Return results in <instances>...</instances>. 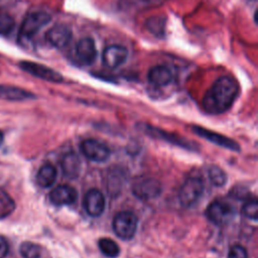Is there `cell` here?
<instances>
[{
    "label": "cell",
    "mask_w": 258,
    "mask_h": 258,
    "mask_svg": "<svg viewBox=\"0 0 258 258\" xmlns=\"http://www.w3.org/2000/svg\"><path fill=\"white\" fill-rule=\"evenodd\" d=\"M145 27L153 35L157 37H163L165 32V18L159 15L151 16L146 19Z\"/></svg>",
    "instance_id": "obj_19"
},
{
    "label": "cell",
    "mask_w": 258,
    "mask_h": 258,
    "mask_svg": "<svg viewBox=\"0 0 258 258\" xmlns=\"http://www.w3.org/2000/svg\"><path fill=\"white\" fill-rule=\"evenodd\" d=\"M128 57L127 49L119 44L108 45L103 51V62L109 69H116L123 64Z\"/></svg>",
    "instance_id": "obj_11"
},
{
    "label": "cell",
    "mask_w": 258,
    "mask_h": 258,
    "mask_svg": "<svg viewBox=\"0 0 258 258\" xmlns=\"http://www.w3.org/2000/svg\"><path fill=\"white\" fill-rule=\"evenodd\" d=\"M15 22L13 17L5 10L0 9V34L7 35L14 28Z\"/></svg>",
    "instance_id": "obj_24"
},
{
    "label": "cell",
    "mask_w": 258,
    "mask_h": 258,
    "mask_svg": "<svg viewBox=\"0 0 258 258\" xmlns=\"http://www.w3.org/2000/svg\"><path fill=\"white\" fill-rule=\"evenodd\" d=\"M238 94L237 81L230 76H222L208 90L203 98L202 106L209 114H222L233 105Z\"/></svg>",
    "instance_id": "obj_1"
},
{
    "label": "cell",
    "mask_w": 258,
    "mask_h": 258,
    "mask_svg": "<svg viewBox=\"0 0 258 258\" xmlns=\"http://www.w3.org/2000/svg\"><path fill=\"white\" fill-rule=\"evenodd\" d=\"M209 178L214 185L222 186L226 183L227 175L221 167L217 165H212L209 168Z\"/></svg>",
    "instance_id": "obj_23"
},
{
    "label": "cell",
    "mask_w": 258,
    "mask_h": 258,
    "mask_svg": "<svg viewBox=\"0 0 258 258\" xmlns=\"http://www.w3.org/2000/svg\"><path fill=\"white\" fill-rule=\"evenodd\" d=\"M147 78L151 85L155 87H164L172 82L173 74L166 66L158 64L149 70Z\"/></svg>",
    "instance_id": "obj_15"
},
{
    "label": "cell",
    "mask_w": 258,
    "mask_h": 258,
    "mask_svg": "<svg viewBox=\"0 0 258 258\" xmlns=\"http://www.w3.org/2000/svg\"><path fill=\"white\" fill-rule=\"evenodd\" d=\"M3 139H4V135H3L2 131H0V145H1L2 142H3Z\"/></svg>",
    "instance_id": "obj_28"
},
{
    "label": "cell",
    "mask_w": 258,
    "mask_h": 258,
    "mask_svg": "<svg viewBox=\"0 0 258 258\" xmlns=\"http://www.w3.org/2000/svg\"><path fill=\"white\" fill-rule=\"evenodd\" d=\"M35 96L24 89L0 84V99L6 101H24L28 99H33Z\"/></svg>",
    "instance_id": "obj_16"
},
{
    "label": "cell",
    "mask_w": 258,
    "mask_h": 258,
    "mask_svg": "<svg viewBox=\"0 0 258 258\" xmlns=\"http://www.w3.org/2000/svg\"><path fill=\"white\" fill-rule=\"evenodd\" d=\"M15 203L13 199L4 190L0 189V220L7 218L13 213Z\"/></svg>",
    "instance_id": "obj_20"
},
{
    "label": "cell",
    "mask_w": 258,
    "mask_h": 258,
    "mask_svg": "<svg viewBox=\"0 0 258 258\" xmlns=\"http://www.w3.org/2000/svg\"><path fill=\"white\" fill-rule=\"evenodd\" d=\"M206 214L212 223L222 226L229 223L233 219L235 211L233 207L225 201L215 200L209 205Z\"/></svg>",
    "instance_id": "obj_7"
},
{
    "label": "cell",
    "mask_w": 258,
    "mask_h": 258,
    "mask_svg": "<svg viewBox=\"0 0 258 258\" xmlns=\"http://www.w3.org/2000/svg\"><path fill=\"white\" fill-rule=\"evenodd\" d=\"M56 178V169L51 164H44L42 165L37 174H36V181L42 187L50 186Z\"/></svg>",
    "instance_id": "obj_18"
},
{
    "label": "cell",
    "mask_w": 258,
    "mask_h": 258,
    "mask_svg": "<svg viewBox=\"0 0 258 258\" xmlns=\"http://www.w3.org/2000/svg\"><path fill=\"white\" fill-rule=\"evenodd\" d=\"M204 191V181L199 176H190L184 180L178 191L179 203L190 207L198 202Z\"/></svg>",
    "instance_id": "obj_3"
},
{
    "label": "cell",
    "mask_w": 258,
    "mask_h": 258,
    "mask_svg": "<svg viewBox=\"0 0 258 258\" xmlns=\"http://www.w3.org/2000/svg\"><path fill=\"white\" fill-rule=\"evenodd\" d=\"M132 192L136 198L142 201L152 200L161 192V184L153 177L143 176L133 182Z\"/></svg>",
    "instance_id": "obj_6"
},
{
    "label": "cell",
    "mask_w": 258,
    "mask_h": 258,
    "mask_svg": "<svg viewBox=\"0 0 258 258\" xmlns=\"http://www.w3.org/2000/svg\"><path fill=\"white\" fill-rule=\"evenodd\" d=\"M19 252L23 258H40L41 247L33 242H23L20 245Z\"/></svg>",
    "instance_id": "obj_22"
},
{
    "label": "cell",
    "mask_w": 258,
    "mask_h": 258,
    "mask_svg": "<svg viewBox=\"0 0 258 258\" xmlns=\"http://www.w3.org/2000/svg\"><path fill=\"white\" fill-rule=\"evenodd\" d=\"M104 195L96 188L90 189L84 197V208L91 217H99L105 210Z\"/></svg>",
    "instance_id": "obj_9"
},
{
    "label": "cell",
    "mask_w": 258,
    "mask_h": 258,
    "mask_svg": "<svg viewBox=\"0 0 258 258\" xmlns=\"http://www.w3.org/2000/svg\"><path fill=\"white\" fill-rule=\"evenodd\" d=\"M76 53L83 63H93L97 57V48L94 39L91 37L80 39L76 46Z\"/></svg>",
    "instance_id": "obj_14"
},
{
    "label": "cell",
    "mask_w": 258,
    "mask_h": 258,
    "mask_svg": "<svg viewBox=\"0 0 258 258\" xmlns=\"http://www.w3.org/2000/svg\"><path fill=\"white\" fill-rule=\"evenodd\" d=\"M51 20V16L41 10H36L28 13L22 21L19 30L21 39H30L35 36Z\"/></svg>",
    "instance_id": "obj_2"
},
{
    "label": "cell",
    "mask_w": 258,
    "mask_h": 258,
    "mask_svg": "<svg viewBox=\"0 0 258 258\" xmlns=\"http://www.w3.org/2000/svg\"><path fill=\"white\" fill-rule=\"evenodd\" d=\"M82 153L90 160L95 162H104L110 157L109 147L99 140L89 138L81 143Z\"/></svg>",
    "instance_id": "obj_8"
},
{
    "label": "cell",
    "mask_w": 258,
    "mask_h": 258,
    "mask_svg": "<svg viewBox=\"0 0 258 258\" xmlns=\"http://www.w3.org/2000/svg\"><path fill=\"white\" fill-rule=\"evenodd\" d=\"M112 227L115 234L119 238L123 240H129L136 233L137 218L131 212H128V211L120 212L114 217Z\"/></svg>",
    "instance_id": "obj_4"
},
{
    "label": "cell",
    "mask_w": 258,
    "mask_h": 258,
    "mask_svg": "<svg viewBox=\"0 0 258 258\" xmlns=\"http://www.w3.org/2000/svg\"><path fill=\"white\" fill-rule=\"evenodd\" d=\"M73 36L72 29L66 24H56L46 32L47 41L56 48L66 47Z\"/></svg>",
    "instance_id": "obj_10"
},
{
    "label": "cell",
    "mask_w": 258,
    "mask_h": 258,
    "mask_svg": "<svg viewBox=\"0 0 258 258\" xmlns=\"http://www.w3.org/2000/svg\"><path fill=\"white\" fill-rule=\"evenodd\" d=\"M243 215L251 220L256 221L258 219V203L256 200H249L242 208Z\"/></svg>",
    "instance_id": "obj_25"
},
{
    "label": "cell",
    "mask_w": 258,
    "mask_h": 258,
    "mask_svg": "<svg viewBox=\"0 0 258 258\" xmlns=\"http://www.w3.org/2000/svg\"><path fill=\"white\" fill-rule=\"evenodd\" d=\"M228 258H248V254L243 246L235 245L230 249Z\"/></svg>",
    "instance_id": "obj_26"
},
{
    "label": "cell",
    "mask_w": 258,
    "mask_h": 258,
    "mask_svg": "<svg viewBox=\"0 0 258 258\" xmlns=\"http://www.w3.org/2000/svg\"><path fill=\"white\" fill-rule=\"evenodd\" d=\"M19 68L24 72H26L27 74L46 82L61 83L63 81L62 76L58 72L39 62L30 61V60H21L19 62Z\"/></svg>",
    "instance_id": "obj_5"
},
{
    "label": "cell",
    "mask_w": 258,
    "mask_h": 258,
    "mask_svg": "<svg viewBox=\"0 0 258 258\" xmlns=\"http://www.w3.org/2000/svg\"><path fill=\"white\" fill-rule=\"evenodd\" d=\"M60 166L63 174L69 178H75L81 172V160L78 154L72 151L67 152L62 156L60 160Z\"/></svg>",
    "instance_id": "obj_17"
},
{
    "label": "cell",
    "mask_w": 258,
    "mask_h": 258,
    "mask_svg": "<svg viewBox=\"0 0 258 258\" xmlns=\"http://www.w3.org/2000/svg\"><path fill=\"white\" fill-rule=\"evenodd\" d=\"M192 131L197 135H199V136H201V137H203L207 140H210L211 142H213V143H215L219 146H222L224 148H228V149L234 150V151H239L240 150V146L236 141H234V140H232V139H230V138H228V137H226L222 134L207 130V129L199 127V126H194Z\"/></svg>",
    "instance_id": "obj_12"
},
{
    "label": "cell",
    "mask_w": 258,
    "mask_h": 258,
    "mask_svg": "<svg viewBox=\"0 0 258 258\" xmlns=\"http://www.w3.org/2000/svg\"><path fill=\"white\" fill-rule=\"evenodd\" d=\"M99 248L101 252L109 257V258H115L120 253V248L118 244L109 238H102L99 240Z\"/></svg>",
    "instance_id": "obj_21"
},
{
    "label": "cell",
    "mask_w": 258,
    "mask_h": 258,
    "mask_svg": "<svg viewBox=\"0 0 258 258\" xmlns=\"http://www.w3.org/2000/svg\"><path fill=\"white\" fill-rule=\"evenodd\" d=\"M76 189L69 184H59L49 192V200L55 206H67L77 200Z\"/></svg>",
    "instance_id": "obj_13"
},
{
    "label": "cell",
    "mask_w": 258,
    "mask_h": 258,
    "mask_svg": "<svg viewBox=\"0 0 258 258\" xmlns=\"http://www.w3.org/2000/svg\"><path fill=\"white\" fill-rule=\"evenodd\" d=\"M9 251V245L5 238L0 236V258H4Z\"/></svg>",
    "instance_id": "obj_27"
}]
</instances>
